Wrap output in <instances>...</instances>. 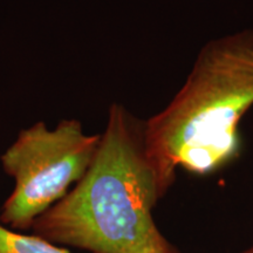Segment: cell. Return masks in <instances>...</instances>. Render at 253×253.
<instances>
[{
    "label": "cell",
    "mask_w": 253,
    "mask_h": 253,
    "mask_svg": "<svg viewBox=\"0 0 253 253\" xmlns=\"http://www.w3.org/2000/svg\"><path fill=\"white\" fill-rule=\"evenodd\" d=\"M161 197L144 121L114 103L89 169L34 224L50 239L94 253H175L153 217Z\"/></svg>",
    "instance_id": "cell-1"
},
{
    "label": "cell",
    "mask_w": 253,
    "mask_h": 253,
    "mask_svg": "<svg viewBox=\"0 0 253 253\" xmlns=\"http://www.w3.org/2000/svg\"><path fill=\"white\" fill-rule=\"evenodd\" d=\"M253 106V31L205 43L181 89L144 121L145 155L162 196L178 168L209 175L240 150L239 123Z\"/></svg>",
    "instance_id": "cell-2"
},
{
    "label": "cell",
    "mask_w": 253,
    "mask_h": 253,
    "mask_svg": "<svg viewBox=\"0 0 253 253\" xmlns=\"http://www.w3.org/2000/svg\"><path fill=\"white\" fill-rule=\"evenodd\" d=\"M101 135H87L78 120H62L53 130L43 122L24 129L1 155L14 189L2 207L1 223L32 225L80 182L93 162Z\"/></svg>",
    "instance_id": "cell-3"
},
{
    "label": "cell",
    "mask_w": 253,
    "mask_h": 253,
    "mask_svg": "<svg viewBox=\"0 0 253 253\" xmlns=\"http://www.w3.org/2000/svg\"><path fill=\"white\" fill-rule=\"evenodd\" d=\"M0 253H71L39 237L25 236L7 229L0 221Z\"/></svg>",
    "instance_id": "cell-4"
},
{
    "label": "cell",
    "mask_w": 253,
    "mask_h": 253,
    "mask_svg": "<svg viewBox=\"0 0 253 253\" xmlns=\"http://www.w3.org/2000/svg\"><path fill=\"white\" fill-rule=\"evenodd\" d=\"M244 253H253V245H252L251 248H250V249L246 250V251H245Z\"/></svg>",
    "instance_id": "cell-5"
}]
</instances>
